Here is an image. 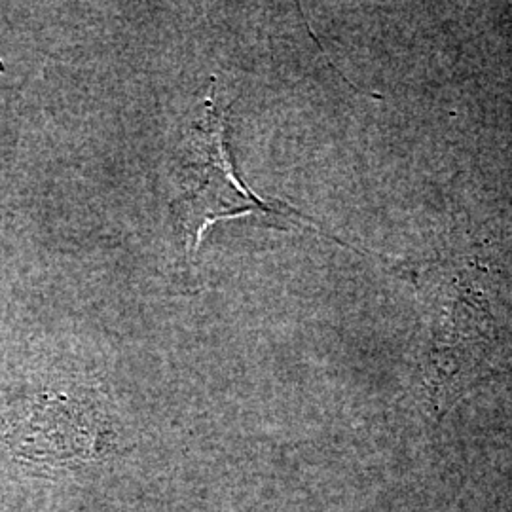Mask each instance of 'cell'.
<instances>
[{
  "label": "cell",
  "instance_id": "obj_1",
  "mask_svg": "<svg viewBox=\"0 0 512 512\" xmlns=\"http://www.w3.org/2000/svg\"><path fill=\"white\" fill-rule=\"evenodd\" d=\"M188 192L177 202V219L181 222L188 251H196L203 232L215 220L234 219L249 213L302 217L291 207L262 202L245 188L226 152L224 112L213 101H207L205 118L194 129L192 150H188Z\"/></svg>",
  "mask_w": 512,
  "mask_h": 512
},
{
  "label": "cell",
  "instance_id": "obj_2",
  "mask_svg": "<svg viewBox=\"0 0 512 512\" xmlns=\"http://www.w3.org/2000/svg\"><path fill=\"white\" fill-rule=\"evenodd\" d=\"M494 319L482 298L459 291L435 332L427 378L431 401L442 412L482 380L494 349Z\"/></svg>",
  "mask_w": 512,
  "mask_h": 512
},
{
  "label": "cell",
  "instance_id": "obj_3",
  "mask_svg": "<svg viewBox=\"0 0 512 512\" xmlns=\"http://www.w3.org/2000/svg\"><path fill=\"white\" fill-rule=\"evenodd\" d=\"M95 414L73 399H48L19 425V458L50 467H67L97 458Z\"/></svg>",
  "mask_w": 512,
  "mask_h": 512
}]
</instances>
